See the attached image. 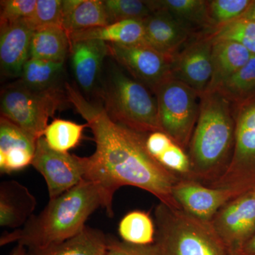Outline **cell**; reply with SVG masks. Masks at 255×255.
Returning <instances> with one entry per match:
<instances>
[{"label":"cell","instance_id":"obj_1","mask_svg":"<svg viewBox=\"0 0 255 255\" xmlns=\"http://www.w3.org/2000/svg\"><path fill=\"white\" fill-rule=\"evenodd\" d=\"M68 102L91 129L95 152L87 158L86 179L96 183L112 206L116 191L130 186L147 191L159 202L182 209L173 187L181 179L164 167L147 150V135L114 122L102 105L88 101L76 87L65 84Z\"/></svg>","mask_w":255,"mask_h":255},{"label":"cell","instance_id":"obj_2","mask_svg":"<svg viewBox=\"0 0 255 255\" xmlns=\"http://www.w3.org/2000/svg\"><path fill=\"white\" fill-rule=\"evenodd\" d=\"M100 207L110 217L114 216L113 207L102 189L85 178L75 187L50 199L44 209L33 215L23 227L2 235L0 246L17 243L28 250H36L58 244L80 233Z\"/></svg>","mask_w":255,"mask_h":255},{"label":"cell","instance_id":"obj_3","mask_svg":"<svg viewBox=\"0 0 255 255\" xmlns=\"http://www.w3.org/2000/svg\"><path fill=\"white\" fill-rule=\"evenodd\" d=\"M236 138V119L233 106L219 91L200 95L199 118L187 150L191 175L211 185L227 169Z\"/></svg>","mask_w":255,"mask_h":255},{"label":"cell","instance_id":"obj_4","mask_svg":"<svg viewBox=\"0 0 255 255\" xmlns=\"http://www.w3.org/2000/svg\"><path fill=\"white\" fill-rule=\"evenodd\" d=\"M96 93L114 122L145 135L162 131L155 96L120 65L104 68Z\"/></svg>","mask_w":255,"mask_h":255},{"label":"cell","instance_id":"obj_5","mask_svg":"<svg viewBox=\"0 0 255 255\" xmlns=\"http://www.w3.org/2000/svg\"><path fill=\"white\" fill-rule=\"evenodd\" d=\"M158 255H230L211 222L159 203L155 209Z\"/></svg>","mask_w":255,"mask_h":255},{"label":"cell","instance_id":"obj_6","mask_svg":"<svg viewBox=\"0 0 255 255\" xmlns=\"http://www.w3.org/2000/svg\"><path fill=\"white\" fill-rule=\"evenodd\" d=\"M61 88L46 92L30 90L21 81L9 85L1 95V117H4L37 142L43 136L48 120L64 102Z\"/></svg>","mask_w":255,"mask_h":255},{"label":"cell","instance_id":"obj_7","mask_svg":"<svg viewBox=\"0 0 255 255\" xmlns=\"http://www.w3.org/2000/svg\"><path fill=\"white\" fill-rule=\"evenodd\" d=\"M162 132L188 150L199 118L200 95L172 75L153 91Z\"/></svg>","mask_w":255,"mask_h":255},{"label":"cell","instance_id":"obj_8","mask_svg":"<svg viewBox=\"0 0 255 255\" xmlns=\"http://www.w3.org/2000/svg\"><path fill=\"white\" fill-rule=\"evenodd\" d=\"M236 138L227 169L213 188L229 189L238 196L255 190V98L233 108Z\"/></svg>","mask_w":255,"mask_h":255},{"label":"cell","instance_id":"obj_9","mask_svg":"<svg viewBox=\"0 0 255 255\" xmlns=\"http://www.w3.org/2000/svg\"><path fill=\"white\" fill-rule=\"evenodd\" d=\"M31 165L44 178L50 199L75 187L86 177V157L53 150L43 137L37 140Z\"/></svg>","mask_w":255,"mask_h":255},{"label":"cell","instance_id":"obj_10","mask_svg":"<svg viewBox=\"0 0 255 255\" xmlns=\"http://www.w3.org/2000/svg\"><path fill=\"white\" fill-rule=\"evenodd\" d=\"M110 55L132 78L153 93L164 79L171 75L172 58L145 43L124 45L108 43Z\"/></svg>","mask_w":255,"mask_h":255},{"label":"cell","instance_id":"obj_11","mask_svg":"<svg viewBox=\"0 0 255 255\" xmlns=\"http://www.w3.org/2000/svg\"><path fill=\"white\" fill-rule=\"evenodd\" d=\"M211 223L229 255H237L255 233V190L230 201Z\"/></svg>","mask_w":255,"mask_h":255},{"label":"cell","instance_id":"obj_12","mask_svg":"<svg viewBox=\"0 0 255 255\" xmlns=\"http://www.w3.org/2000/svg\"><path fill=\"white\" fill-rule=\"evenodd\" d=\"M211 32L194 35L172 62L171 75L199 95L207 90L212 78L214 41Z\"/></svg>","mask_w":255,"mask_h":255},{"label":"cell","instance_id":"obj_13","mask_svg":"<svg viewBox=\"0 0 255 255\" xmlns=\"http://www.w3.org/2000/svg\"><path fill=\"white\" fill-rule=\"evenodd\" d=\"M172 194L183 211L208 222L223 206L237 197L229 189L209 187L187 178H181L174 184Z\"/></svg>","mask_w":255,"mask_h":255},{"label":"cell","instance_id":"obj_14","mask_svg":"<svg viewBox=\"0 0 255 255\" xmlns=\"http://www.w3.org/2000/svg\"><path fill=\"white\" fill-rule=\"evenodd\" d=\"M142 21L144 43L172 59L196 34L163 10H155Z\"/></svg>","mask_w":255,"mask_h":255},{"label":"cell","instance_id":"obj_15","mask_svg":"<svg viewBox=\"0 0 255 255\" xmlns=\"http://www.w3.org/2000/svg\"><path fill=\"white\" fill-rule=\"evenodd\" d=\"M70 60L78 86L86 93L97 91L107 55L108 43L99 40L70 42Z\"/></svg>","mask_w":255,"mask_h":255},{"label":"cell","instance_id":"obj_16","mask_svg":"<svg viewBox=\"0 0 255 255\" xmlns=\"http://www.w3.org/2000/svg\"><path fill=\"white\" fill-rule=\"evenodd\" d=\"M0 68L1 75L21 77L23 66L31 57L33 29L25 20L2 23L0 26Z\"/></svg>","mask_w":255,"mask_h":255},{"label":"cell","instance_id":"obj_17","mask_svg":"<svg viewBox=\"0 0 255 255\" xmlns=\"http://www.w3.org/2000/svg\"><path fill=\"white\" fill-rule=\"evenodd\" d=\"M36 201L28 189L16 181L0 186V226L18 229L33 216Z\"/></svg>","mask_w":255,"mask_h":255},{"label":"cell","instance_id":"obj_18","mask_svg":"<svg viewBox=\"0 0 255 255\" xmlns=\"http://www.w3.org/2000/svg\"><path fill=\"white\" fill-rule=\"evenodd\" d=\"M213 73L206 91H214L251 60L253 55L237 42L214 40Z\"/></svg>","mask_w":255,"mask_h":255},{"label":"cell","instance_id":"obj_19","mask_svg":"<svg viewBox=\"0 0 255 255\" xmlns=\"http://www.w3.org/2000/svg\"><path fill=\"white\" fill-rule=\"evenodd\" d=\"M109 24L103 0H63L62 27L68 34Z\"/></svg>","mask_w":255,"mask_h":255},{"label":"cell","instance_id":"obj_20","mask_svg":"<svg viewBox=\"0 0 255 255\" xmlns=\"http://www.w3.org/2000/svg\"><path fill=\"white\" fill-rule=\"evenodd\" d=\"M110 238L85 226L73 237L43 249L28 250V255H105Z\"/></svg>","mask_w":255,"mask_h":255},{"label":"cell","instance_id":"obj_21","mask_svg":"<svg viewBox=\"0 0 255 255\" xmlns=\"http://www.w3.org/2000/svg\"><path fill=\"white\" fill-rule=\"evenodd\" d=\"M70 42L99 40L107 43L132 45L144 43V27L142 21L127 20L107 26L69 33Z\"/></svg>","mask_w":255,"mask_h":255},{"label":"cell","instance_id":"obj_22","mask_svg":"<svg viewBox=\"0 0 255 255\" xmlns=\"http://www.w3.org/2000/svg\"><path fill=\"white\" fill-rule=\"evenodd\" d=\"M148 1L152 11L163 10L196 33L212 31L208 14V1L204 0H152Z\"/></svg>","mask_w":255,"mask_h":255},{"label":"cell","instance_id":"obj_23","mask_svg":"<svg viewBox=\"0 0 255 255\" xmlns=\"http://www.w3.org/2000/svg\"><path fill=\"white\" fill-rule=\"evenodd\" d=\"M70 48V38L63 27L43 28L33 32L30 58L64 63Z\"/></svg>","mask_w":255,"mask_h":255},{"label":"cell","instance_id":"obj_24","mask_svg":"<svg viewBox=\"0 0 255 255\" xmlns=\"http://www.w3.org/2000/svg\"><path fill=\"white\" fill-rule=\"evenodd\" d=\"M64 63L30 58L23 66L20 81L30 90L46 92L58 88Z\"/></svg>","mask_w":255,"mask_h":255},{"label":"cell","instance_id":"obj_25","mask_svg":"<svg viewBox=\"0 0 255 255\" xmlns=\"http://www.w3.org/2000/svg\"><path fill=\"white\" fill-rule=\"evenodd\" d=\"M233 106L240 107L255 98V55L216 90Z\"/></svg>","mask_w":255,"mask_h":255},{"label":"cell","instance_id":"obj_26","mask_svg":"<svg viewBox=\"0 0 255 255\" xmlns=\"http://www.w3.org/2000/svg\"><path fill=\"white\" fill-rule=\"evenodd\" d=\"M119 234L126 243L135 246H150L155 241V221L145 211H130L121 220Z\"/></svg>","mask_w":255,"mask_h":255},{"label":"cell","instance_id":"obj_27","mask_svg":"<svg viewBox=\"0 0 255 255\" xmlns=\"http://www.w3.org/2000/svg\"><path fill=\"white\" fill-rule=\"evenodd\" d=\"M87 124H78L63 119H55L48 124L43 137L53 150L68 152L81 141L83 131Z\"/></svg>","mask_w":255,"mask_h":255},{"label":"cell","instance_id":"obj_28","mask_svg":"<svg viewBox=\"0 0 255 255\" xmlns=\"http://www.w3.org/2000/svg\"><path fill=\"white\" fill-rule=\"evenodd\" d=\"M214 40L237 42L255 55V21L241 17L211 32Z\"/></svg>","mask_w":255,"mask_h":255},{"label":"cell","instance_id":"obj_29","mask_svg":"<svg viewBox=\"0 0 255 255\" xmlns=\"http://www.w3.org/2000/svg\"><path fill=\"white\" fill-rule=\"evenodd\" d=\"M252 2V0L208 1V14L212 31L242 17Z\"/></svg>","mask_w":255,"mask_h":255},{"label":"cell","instance_id":"obj_30","mask_svg":"<svg viewBox=\"0 0 255 255\" xmlns=\"http://www.w3.org/2000/svg\"><path fill=\"white\" fill-rule=\"evenodd\" d=\"M110 23L138 20L143 21L152 12L147 1L139 0H103Z\"/></svg>","mask_w":255,"mask_h":255},{"label":"cell","instance_id":"obj_31","mask_svg":"<svg viewBox=\"0 0 255 255\" xmlns=\"http://www.w3.org/2000/svg\"><path fill=\"white\" fill-rule=\"evenodd\" d=\"M63 0H37L33 14L25 19L28 26L36 31L49 26H61Z\"/></svg>","mask_w":255,"mask_h":255},{"label":"cell","instance_id":"obj_32","mask_svg":"<svg viewBox=\"0 0 255 255\" xmlns=\"http://www.w3.org/2000/svg\"><path fill=\"white\" fill-rule=\"evenodd\" d=\"M36 142L17 126L1 117L0 152H6L13 149H25L35 152Z\"/></svg>","mask_w":255,"mask_h":255},{"label":"cell","instance_id":"obj_33","mask_svg":"<svg viewBox=\"0 0 255 255\" xmlns=\"http://www.w3.org/2000/svg\"><path fill=\"white\" fill-rule=\"evenodd\" d=\"M155 159L166 169L179 177L190 178V159L187 152L173 140H170Z\"/></svg>","mask_w":255,"mask_h":255},{"label":"cell","instance_id":"obj_34","mask_svg":"<svg viewBox=\"0 0 255 255\" xmlns=\"http://www.w3.org/2000/svg\"><path fill=\"white\" fill-rule=\"evenodd\" d=\"M37 0H3L1 1V23L21 21L29 18L36 8Z\"/></svg>","mask_w":255,"mask_h":255},{"label":"cell","instance_id":"obj_35","mask_svg":"<svg viewBox=\"0 0 255 255\" xmlns=\"http://www.w3.org/2000/svg\"><path fill=\"white\" fill-rule=\"evenodd\" d=\"M34 155V152L25 149H13L6 152H0L1 173L9 174L31 165Z\"/></svg>","mask_w":255,"mask_h":255},{"label":"cell","instance_id":"obj_36","mask_svg":"<svg viewBox=\"0 0 255 255\" xmlns=\"http://www.w3.org/2000/svg\"><path fill=\"white\" fill-rule=\"evenodd\" d=\"M105 255H158L155 245L135 246L124 241L111 239Z\"/></svg>","mask_w":255,"mask_h":255},{"label":"cell","instance_id":"obj_37","mask_svg":"<svg viewBox=\"0 0 255 255\" xmlns=\"http://www.w3.org/2000/svg\"><path fill=\"white\" fill-rule=\"evenodd\" d=\"M236 255H255V233L242 247Z\"/></svg>","mask_w":255,"mask_h":255},{"label":"cell","instance_id":"obj_38","mask_svg":"<svg viewBox=\"0 0 255 255\" xmlns=\"http://www.w3.org/2000/svg\"><path fill=\"white\" fill-rule=\"evenodd\" d=\"M242 17L250 18V19L255 20V0L253 1L251 6L248 7L246 13L243 14Z\"/></svg>","mask_w":255,"mask_h":255},{"label":"cell","instance_id":"obj_39","mask_svg":"<svg viewBox=\"0 0 255 255\" xmlns=\"http://www.w3.org/2000/svg\"><path fill=\"white\" fill-rule=\"evenodd\" d=\"M26 249L27 248L22 246V245L17 244V246L15 247L9 255H28Z\"/></svg>","mask_w":255,"mask_h":255}]
</instances>
